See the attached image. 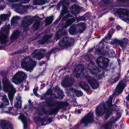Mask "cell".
Here are the masks:
<instances>
[{
    "label": "cell",
    "instance_id": "17",
    "mask_svg": "<svg viewBox=\"0 0 129 129\" xmlns=\"http://www.w3.org/2000/svg\"><path fill=\"white\" fill-rule=\"evenodd\" d=\"M74 79L69 76H66L61 82V85L62 87L67 88L72 86L74 83Z\"/></svg>",
    "mask_w": 129,
    "mask_h": 129
},
{
    "label": "cell",
    "instance_id": "7",
    "mask_svg": "<svg viewBox=\"0 0 129 129\" xmlns=\"http://www.w3.org/2000/svg\"><path fill=\"white\" fill-rule=\"evenodd\" d=\"M27 78L26 73L22 71H19L16 73L12 78V82L15 84L18 85L23 82Z\"/></svg>",
    "mask_w": 129,
    "mask_h": 129
},
{
    "label": "cell",
    "instance_id": "2",
    "mask_svg": "<svg viewBox=\"0 0 129 129\" xmlns=\"http://www.w3.org/2000/svg\"><path fill=\"white\" fill-rule=\"evenodd\" d=\"M3 89L5 92L8 93L9 98L11 103H12L13 98L16 91L9 80L6 78H4L3 80Z\"/></svg>",
    "mask_w": 129,
    "mask_h": 129
},
{
    "label": "cell",
    "instance_id": "23",
    "mask_svg": "<svg viewBox=\"0 0 129 129\" xmlns=\"http://www.w3.org/2000/svg\"><path fill=\"white\" fill-rule=\"evenodd\" d=\"M1 127L2 129H14V126L11 122L5 119L1 120Z\"/></svg>",
    "mask_w": 129,
    "mask_h": 129
},
{
    "label": "cell",
    "instance_id": "29",
    "mask_svg": "<svg viewBox=\"0 0 129 129\" xmlns=\"http://www.w3.org/2000/svg\"><path fill=\"white\" fill-rule=\"evenodd\" d=\"M66 34H67V32L66 31V30L63 29H60L56 32V35H55V38L56 39H58L61 37H62V36H64Z\"/></svg>",
    "mask_w": 129,
    "mask_h": 129
},
{
    "label": "cell",
    "instance_id": "41",
    "mask_svg": "<svg viewBox=\"0 0 129 129\" xmlns=\"http://www.w3.org/2000/svg\"><path fill=\"white\" fill-rule=\"evenodd\" d=\"M10 2H20L22 3H28L29 2L30 0H8Z\"/></svg>",
    "mask_w": 129,
    "mask_h": 129
},
{
    "label": "cell",
    "instance_id": "11",
    "mask_svg": "<svg viewBox=\"0 0 129 129\" xmlns=\"http://www.w3.org/2000/svg\"><path fill=\"white\" fill-rule=\"evenodd\" d=\"M10 30L9 25H6L3 27L1 30L0 39L2 44L6 43L8 40V34Z\"/></svg>",
    "mask_w": 129,
    "mask_h": 129
},
{
    "label": "cell",
    "instance_id": "20",
    "mask_svg": "<svg viewBox=\"0 0 129 129\" xmlns=\"http://www.w3.org/2000/svg\"><path fill=\"white\" fill-rule=\"evenodd\" d=\"M35 20V17L30 16H27L23 18L22 21V25L24 27H27L30 26Z\"/></svg>",
    "mask_w": 129,
    "mask_h": 129
},
{
    "label": "cell",
    "instance_id": "1",
    "mask_svg": "<svg viewBox=\"0 0 129 129\" xmlns=\"http://www.w3.org/2000/svg\"><path fill=\"white\" fill-rule=\"evenodd\" d=\"M68 105L69 104L66 102L47 100L40 104L39 110L41 113L45 114L53 115L57 113L60 109Z\"/></svg>",
    "mask_w": 129,
    "mask_h": 129
},
{
    "label": "cell",
    "instance_id": "26",
    "mask_svg": "<svg viewBox=\"0 0 129 129\" xmlns=\"http://www.w3.org/2000/svg\"><path fill=\"white\" fill-rule=\"evenodd\" d=\"M0 97H1V102H0L1 108H2L4 106L8 105L9 104V101L6 96L4 94H1Z\"/></svg>",
    "mask_w": 129,
    "mask_h": 129
},
{
    "label": "cell",
    "instance_id": "22",
    "mask_svg": "<svg viewBox=\"0 0 129 129\" xmlns=\"http://www.w3.org/2000/svg\"><path fill=\"white\" fill-rule=\"evenodd\" d=\"M84 71V66L82 64H78L75 68L73 71V73L76 77L79 78L83 74Z\"/></svg>",
    "mask_w": 129,
    "mask_h": 129
},
{
    "label": "cell",
    "instance_id": "38",
    "mask_svg": "<svg viewBox=\"0 0 129 129\" xmlns=\"http://www.w3.org/2000/svg\"><path fill=\"white\" fill-rule=\"evenodd\" d=\"M75 21V19L74 18H72L68 19V20L66 21V24H65V25H64V27L66 28V27H67L68 26H69L71 25Z\"/></svg>",
    "mask_w": 129,
    "mask_h": 129
},
{
    "label": "cell",
    "instance_id": "43",
    "mask_svg": "<svg viewBox=\"0 0 129 129\" xmlns=\"http://www.w3.org/2000/svg\"><path fill=\"white\" fill-rule=\"evenodd\" d=\"M118 2H122V3H126L127 2H129V0H117Z\"/></svg>",
    "mask_w": 129,
    "mask_h": 129
},
{
    "label": "cell",
    "instance_id": "28",
    "mask_svg": "<svg viewBox=\"0 0 129 129\" xmlns=\"http://www.w3.org/2000/svg\"><path fill=\"white\" fill-rule=\"evenodd\" d=\"M52 35L51 34L45 35L44 36H43V37L42 38V39L38 41L39 43L40 44H43L45 43L51 38Z\"/></svg>",
    "mask_w": 129,
    "mask_h": 129
},
{
    "label": "cell",
    "instance_id": "32",
    "mask_svg": "<svg viewBox=\"0 0 129 129\" xmlns=\"http://www.w3.org/2000/svg\"><path fill=\"white\" fill-rule=\"evenodd\" d=\"M20 34V32L19 30H16L14 31L12 33V35H11V39L12 40H16V39H17V38L19 37Z\"/></svg>",
    "mask_w": 129,
    "mask_h": 129
},
{
    "label": "cell",
    "instance_id": "8",
    "mask_svg": "<svg viewBox=\"0 0 129 129\" xmlns=\"http://www.w3.org/2000/svg\"><path fill=\"white\" fill-rule=\"evenodd\" d=\"M116 13L119 17L124 22L129 23V10L124 8H119Z\"/></svg>",
    "mask_w": 129,
    "mask_h": 129
},
{
    "label": "cell",
    "instance_id": "5",
    "mask_svg": "<svg viewBox=\"0 0 129 129\" xmlns=\"http://www.w3.org/2000/svg\"><path fill=\"white\" fill-rule=\"evenodd\" d=\"M86 29V25L84 23H79L72 25L69 29V32L72 35H75L77 33L83 32Z\"/></svg>",
    "mask_w": 129,
    "mask_h": 129
},
{
    "label": "cell",
    "instance_id": "16",
    "mask_svg": "<svg viewBox=\"0 0 129 129\" xmlns=\"http://www.w3.org/2000/svg\"><path fill=\"white\" fill-rule=\"evenodd\" d=\"M94 121V113L92 111H90L86 114L81 120V123L85 125H87L89 123L93 122Z\"/></svg>",
    "mask_w": 129,
    "mask_h": 129
},
{
    "label": "cell",
    "instance_id": "10",
    "mask_svg": "<svg viewBox=\"0 0 129 129\" xmlns=\"http://www.w3.org/2000/svg\"><path fill=\"white\" fill-rule=\"evenodd\" d=\"M107 110V106L106 102H102L96 108V114L98 116H102L106 114Z\"/></svg>",
    "mask_w": 129,
    "mask_h": 129
},
{
    "label": "cell",
    "instance_id": "14",
    "mask_svg": "<svg viewBox=\"0 0 129 129\" xmlns=\"http://www.w3.org/2000/svg\"><path fill=\"white\" fill-rule=\"evenodd\" d=\"M35 121L41 125H45L48 123H51L52 121V118H49L47 117H36L34 118Z\"/></svg>",
    "mask_w": 129,
    "mask_h": 129
},
{
    "label": "cell",
    "instance_id": "33",
    "mask_svg": "<svg viewBox=\"0 0 129 129\" xmlns=\"http://www.w3.org/2000/svg\"><path fill=\"white\" fill-rule=\"evenodd\" d=\"M49 0H33V4L36 5H42L48 2Z\"/></svg>",
    "mask_w": 129,
    "mask_h": 129
},
{
    "label": "cell",
    "instance_id": "15",
    "mask_svg": "<svg viewBox=\"0 0 129 129\" xmlns=\"http://www.w3.org/2000/svg\"><path fill=\"white\" fill-rule=\"evenodd\" d=\"M125 86L126 85L124 82L123 81H120L115 88L112 96L114 97L120 95L123 92L124 89L125 87Z\"/></svg>",
    "mask_w": 129,
    "mask_h": 129
},
{
    "label": "cell",
    "instance_id": "44",
    "mask_svg": "<svg viewBox=\"0 0 129 129\" xmlns=\"http://www.w3.org/2000/svg\"><path fill=\"white\" fill-rule=\"evenodd\" d=\"M126 99H127V100H129V95L127 96V98H126Z\"/></svg>",
    "mask_w": 129,
    "mask_h": 129
},
{
    "label": "cell",
    "instance_id": "27",
    "mask_svg": "<svg viewBox=\"0 0 129 129\" xmlns=\"http://www.w3.org/2000/svg\"><path fill=\"white\" fill-rule=\"evenodd\" d=\"M79 86L80 87H81L83 90H84L85 91H86L88 93H90L91 92V90L90 89L89 86H88V85L85 82L82 81L81 82H80L79 83Z\"/></svg>",
    "mask_w": 129,
    "mask_h": 129
},
{
    "label": "cell",
    "instance_id": "34",
    "mask_svg": "<svg viewBox=\"0 0 129 129\" xmlns=\"http://www.w3.org/2000/svg\"><path fill=\"white\" fill-rule=\"evenodd\" d=\"M53 20V16H51L46 17L45 20V25L47 26V25H50L52 22Z\"/></svg>",
    "mask_w": 129,
    "mask_h": 129
},
{
    "label": "cell",
    "instance_id": "21",
    "mask_svg": "<svg viewBox=\"0 0 129 129\" xmlns=\"http://www.w3.org/2000/svg\"><path fill=\"white\" fill-rule=\"evenodd\" d=\"M86 79H87L88 82L89 83V84L93 89H96L98 88L99 83L97 81V80L92 77L91 76H88V75L86 76Z\"/></svg>",
    "mask_w": 129,
    "mask_h": 129
},
{
    "label": "cell",
    "instance_id": "39",
    "mask_svg": "<svg viewBox=\"0 0 129 129\" xmlns=\"http://www.w3.org/2000/svg\"><path fill=\"white\" fill-rule=\"evenodd\" d=\"M73 93L76 97H81L83 95V93L79 90L73 89Z\"/></svg>",
    "mask_w": 129,
    "mask_h": 129
},
{
    "label": "cell",
    "instance_id": "40",
    "mask_svg": "<svg viewBox=\"0 0 129 129\" xmlns=\"http://www.w3.org/2000/svg\"><path fill=\"white\" fill-rule=\"evenodd\" d=\"M10 16V15L8 14H2L1 15V22L2 21H6Z\"/></svg>",
    "mask_w": 129,
    "mask_h": 129
},
{
    "label": "cell",
    "instance_id": "4",
    "mask_svg": "<svg viewBox=\"0 0 129 129\" xmlns=\"http://www.w3.org/2000/svg\"><path fill=\"white\" fill-rule=\"evenodd\" d=\"M36 65V62L30 57H26L24 58L21 62L22 67L27 71L31 72Z\"/></svg>",
    "mask_w": 129,
    "mask_h": 129
},
{
    "label": "cell",
    "instance_id": "6",
    "mask_svg": "<svg viewBox=\"0 0 129 129\" xmlns=\"http://www.w3.org/2000/svg\"><path fill=\"white\" fill-rule=\"evenodd\" d=\"M12 8L16 12L21 14H24L27 13L31 11L33 9L30 6H24L20 4H14L12 6Z\"/></svg>",
    "mask_w": 129,
    "mask_h": 129
},
{
    "label": "cell",
    "instance_id": "24",
    "mask_svg": "<svg viewBox=\"0 0 129 129\" xmlns=\"http://www.w3.org/2000/svg\"><path fill=\"white\" fill-rule=\"evenodd\" d=\"M89 70L90 72L93 75H97L100 72V69L96 66L93 62H91L89 64Z\"/></svg>",
    "mask_w": 129,
    "mask_h": 129
},
{
    "label": "cell",
    "instance_id": "35",
    "mask_svg": "<svg viewBox=\"0 0 129 129\" xmlns=\"http://www.w3.org/2000/svg\"><path fill=\"white\" fill-rule=\"evenodd\" d=\"M39 25H40V21L38 20V19H37L35 21L33 26H32V29L33 30L35 31V30H37L39 27Z\"/></svg>",
    "mask_w": 129,
    "mask_h": 129
},
{
    "label": "cell",
    "instance_id": "25",
    "mask_svg": "<svg viewBox=\"0 0 129 129\" xmlns=\"http://www.w3.org/2000/svg\"><path fill=\"white\" fill-rule=\"evenodd\" d=\"M70 11L73 14L77 15L82 11V8L79 7L78 5H74L71 7Z\"/></svg>",
    "mask_w": 129,
    "mask_h": 129
},
{
    "label": "cell",
    "instance_id": "12",
    "mask_svg": "<svg viewBox=\"0 0 129 129\" xmlns=\"http://www.w3.org/2000/svg\"><path fill=\"white\" fill-rule=\"evenodd\" d=\"M113 96L112 95L111 96H110L108 99H107L106 103L107 104V112L105 114V119H107L112 114V112H113V105L112 103V99H113Z\"/></svg>",
    "mask_w": 129,
    "mask_h": 129
},
{
    "label": "cell",
    "instance_id": "36",
    "mask_svg": "<svg viewBox=\"0 0 129 129\" xmlns=\"http://www.w3.org/2000/svg\"><path fill=\"white\" fill-rule=\"evenodd\" d=\"M124 42L123 41H121V40H119L117 39H114L113 40L112 42H111V44H118V45H120V46H121V47H123V46H124Z\"/></svg>",
    "mask_w": 129,
    "mask_h": 129
},
{
    "label": "cell",
    "instance_id": "30",
    "mask_svg": "<svg viewBox=\"0 0 129 129\" xmlns=\"http://www.w3.org/2000/svg\"><path fill=\"white\" fill-rule=\"evenodd\" d=\"M14 106L17 108H20L22 107V99L21 96H18L16 98V100L14 103Z\"/></svg>",
    "mask_w": 129,
    "mask_h": 129
},
{
    "label": "cell",
    "instance_id": "18",
    "mask_svg": "<svg viewBox=\"0 0 129 129\" xmlns=\"http://www.w3.org/2000/svg\"><path fill=\"white\" fill-rule=\"evenodd\" d=\"M121 113H120L119 114V113L115 116L112 117L108 121H107L105 124H104V129H111L112 125L120 117Z\"/></svg>",
    "mask_w": 129,
    "mask_h": 129
},
{
    "label": "cell",
    "instance_id": "37",
    "mask_svg": "<svg viewBox=\"0 0 129 129\" xmlns=\"http://www.w3.org/2000/svg\"><path fill=\"white\" fill-rule=\"evenodd\" d=\"M20 18H21L20 17H18V16L14 17L11 20V25H15L17 24L18 23Z\"/></svg>",
    "mask_w": 129,
    "mask_h": 129
},
{
    "label": "cell",
    "instance_id": "19",
    "mask_svg": "<svg viewBox=\"0 0 129 129\" xmlns=\"http://www.w3.org/2000/svg\"><path fill=\"white\" fill-rule=\"evenodd\" d=\"M45 52L46 50L44 49H36L32 52V56L34 58L39 60L44 57Z\"/></svg>",
    "mask_w": 129,
    "mask_h": 129
},
{
    "label": "cell",
    "instance_id": "3",
    "mask_svg": "<svg viewBox=\"0 0 129 129\" xmlns=\"http://www.w3.org/2000/svg\"><path fill=\"white\" fill-rule=\"evenodd\" d=\"M47 98H56L58 99H62L64 97L63 92L58 86H56L52 89H49L44 95Z\"/></svg>",
    "mask_w": 129,
    "mask_h": 129
},
{
    "label": "cell",
    "instance_id": "42",
    "mask_svg": "<svg viewBox=\"0 0 129 129\" xmlns=\"http://www.w3.org/2000/svg\"><path fill=\"white\" fill-rule=\"evenodd\" d=\"M68 12V10H67V8L65 7V6H63V9L61 12V16H63V15H64L67 13Z\"/></svg>",
    "mask_w": 129,
    "mask_h": 129
},
{
    "label": "cell",
    "instance_id": "9",
    "mask_svg": "<svg viewBox=\"0 0 129 129\" xmlns=\"http://www.w3.org/2000/svg\"><path fill=\"white\" fill-rule=\"evenodd\" d=\"M75 42L73 38L70 37H64L59 42V45L61 47H67L72 46Z\"/></svg>",
    "mask_w": 129,
    "mask_h": 129
},
{
    "label": "cell",
    "instance_id": "13",
    "mask_svg": "<svg viewBox=\"0 0 129 129\" xmlns=\"http://www.w3.org/2000/svg\"><path fill=\"white\" fill-rule=\"evenodd\" d=\"M96 62L97 65L101 69H105L107 68L109 63V59L106 57L100 56L99 57L97 60Z\"/></svg>",
    "mask_w": 129,
    "mask_h": 129
},
{
    "label": "cell",
    "instance_id": "31",
    "mask_svg": "<svg viewBox=\"0 0 129 129\" xmlns=\"http://www.w3.org/2000/svg\"><path fill=\"white\" fill-rule=\"evenodd\" d=\"M19 119H20L22 122H23V124H24V127L25 128H26L27 127V125H28V122H27V119L26 118V117L24 116V115H23V114H20L19 117Z\"/></svg>",
    "mask_w": 129,
    "mask_h": 129
}]
</instances>
